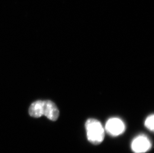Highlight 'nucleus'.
Here are the masks:
<instances>
[{
    "instance_id": "4",
    "label": "nucleus",
    "mask_w": 154,
    "mask_h": 153,
    "mask_svg": "<svg viewBox=\"0 0 154 153\" xmlns=\"http://www.w3.org/2000/svg\"><path fill=\"white\" fill-rule=\"evenodd\" d=\"M42 114L50 120L55 122L60 116V111L54 103L51 100H43Z\"/></svg>"
},
{
    "instance_id": "6",
    "label": "nucleus",
    "mask_w": 154,
    "mask_h": 153,
    "mask_svg": "<svg viewBox=\"0 0 154 153\" xmlns=\"http://www.w3.org/2000/svg\"><path fill=\"white\" fill-rule=\"evenodd\" d=\"M154 114H151L147 117L145 122V125L146 127L152 132L154 131Z\"/></svg>"
},
{
    "instance_id": "2",
    "label": "nucleus",
    "mask_w": 154,
    "mask_h": 153,
    "mask_svg": "<svg viewBox=\"0 0 154 153\" xmlns=\"http://www.w3.org/2000/svg\"><path fill=\"white\" fill-rule=\"evenodd\" d=\"M125 125L122 120L118 118H111L106 123L105 129L109 135L116 136L123 133Z\"/></svg>"
},
{
    "instance_id": "1",
    "label": "nucleus",
    "mask_w": 154,
    "mask_h": 153,
    "mask_svg": "<svg viewBox=\"0 0 154 153\" xmlns=\"http://www.w3.org/2000/svg\"><path fill=\"white\" fill-rule=\"evenodd\" d=\"M87 139L92 144L102 143L105 137L104 130L102 124L95 119H88L85 123Z\"/></svg>"
},
{
    "instance_id": "5",
    "label": "nucleus",
    "mask_w": 154,
    "mask_h": 153,
    "mask_svg": "<svg viewBox=\"0 0 154 153\" xmlns=\"http://www.w3.org/2000/svg\"><path fill=\"white\" fill-rule=\"evenodd\" d=\"M42 104L43 100H37L32 103L29 108V115L35 118H39L43 116Z\"/></svg>"
},
{
    "instance_id": "3",
    "label": "nucleus",
    "mask_w": 154,
    "mask_h": 153,
    "mask_svg": "<svg viewBox=\"0 0 154 153\" xmlns=\"http://www.w3.org/2000/svg\"><path fill=\"white\" fill-rule=\"evenodd\" d=\"M151 144L145 136H139L133 141L131 148L135 153H144L149 150Z\"/></svg>"
}]
</instances>
